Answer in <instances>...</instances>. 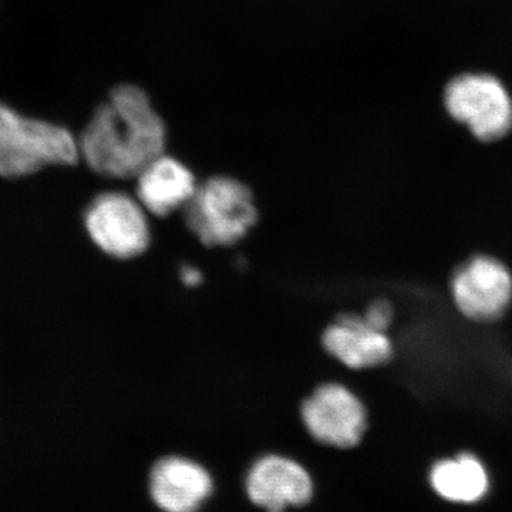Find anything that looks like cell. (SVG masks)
<instances>
[{"instance_id":"6da1fadb","label":"cell","mask_w":512,"mask_h":512,"mask_svg":"<svg viewBox=\"0 0 512 512\" xmlns=\"http://www.w3.org/2000/svg\"><path fill=\"white\" fill-rule=\"evenodd\" d=\"M164 121L140 87L123 84L94 111L80 137V156L94 173L131 180L165 153Z\"/></svg>"},{"instance_id":"7a4b0ae2","label":"cell","mask_w":512,"mask_h":512,"mask_svg":"<svg viewBox=\"0 0 512 512\" xmlns=\"http://www.w3.org/2000/svg\"><path fill=\"white\" fill-rule=\"evenodd\" d=\"M80 158L79 141L67 128L0 103V177H28L50 165H74Z\"/></svg>"},{"instance_id":"5b68a950","label":"cell","mask_w":512,"mask_h":512,"mask_svg":"<svg viewBox=\"0 0 512 512\" xmlns=\"http://www.w3.org/2000/svg\"><path fill=\"white\" fill-rule=\"evenodd\" d=\"M448 113L466 124L483 141L503 138L512 127L510 94L493 76L463 74L456 77L444 94Z\"/></svg>"},{"instance_id":"ba28073f","label":"cell","mask_w":512,"mask_h":512,"mask_svg":"<svg viewBox=\"0 0 512 512\" xmlns=\"http://www.w3.org/2000/svg\"><path fill=\"white\" fill-rule=\"evenodd\" d=\"M322 346L350 370L373 369L393 357V343L387 332L372 328L356 313H345L330 323L323 330Z\"/></svg>"},{"instance_id":"9c48e42d","label":"cell","mask_w":512,"mask_h":512,"mask_svg":"<svg viewBox=\"0 0 512 512\" xmlns=\"http://www.w3.org/2000/svg\"><path fill=\"white\" fill-rule=\"evenodd\" d=\"M249 498L269 512H284L289 505L309 503L313 485L308 471L282 456L259 458L247 478Z\"/></svg>"},{"instance_id":"8fae6325","label":"cell","mask_w":512,"mask_h":512,"mask_svg":"<svg viewBox=\"0 0 512 512\" xmlns=\"http://www.w3.org/2000/svg\"><path fill=\"white\" fill-rule=\"evenodd\" d=\"M136 197L150 215L165 218L184 210L198 183L190 168L174 157H157L137 175Z\"/></svg>"},{"instance_id":"3957f363","label":"cell","mask_w":512,"mask_h":512,"mask_svg":"<svg viewBox=\"0 0 512 512\" xmlns=\"http://www.w3.org/2000/svg\"><path fill=\"white\" fill-rule=\"evenodd\" d=\"M185 224L208 248L238 244L258 222V208L247 185L227 175L202 184L184 208Z\"/></svg>"},{"instance_id":"8992f818","label":"cell","mask_w":512,"mask_h":512,"mask_svg":"<svg viewBox=\"0 0 512 512\" xmlns=\"http://www.w3.org/2000/svg\"><path fill=\"white\" fill-rule=\"evenodd\" d=\"M306 430L320 444L352 448L366 433L367 412L362 400L345 384H319L301 406Z\"/></svg>"},{"instance_id":"30bf717a","label":"cell","mask_w":512,"mask_h":512,"mask_svg":"<svg viewBox=\"0 0 512 512\" xmlns=\"http://www.w3.org/2000/svg\"><path fill=\"white\" fill-rule=\"evenodd\" d=\"M150 490L154 503L165 512H197L210 497L208 471L184 457H165L151 470Z\"/></svg>"},{"instance_id":"5bb4252c","label":"cell","mask_w":512,"mask_h":512,"mask_svg":"<svg viewBox=\"0 0 512 512\" xmlns=\"http://www.w3.org/2000/svg\"><path fill=\"white\" fill-rule=\"evenodd\" d=\"M180 278L181 282H183L185 286H188V288H194V286L201 284L204 276H202L200 269L195 268V266L185 265L183 266V269H181Z\"/></svg>"},{"instance_id":"277c9868","label":"cell","mask_w":512,"mask_h":512,"mask_svg":"<svg viewBox=\"0 0 512 512\" xmlns=\"http://www.w3.org/2000/svg\"><path fill=\"white\" fill-rule=\"evenodd\" d=\"M146 208L127 192L104 191L84 211L83 224L94 247L119 261L146 254L151 225Z\"/></svg>"},{"instance_id":"7c38bea8","label":"cell","mask_w":512,"mask_h":512,"mask_svg":"<svg viewBox=\"0 0 512 512\" xmlns=\"http://www.w3.org/2000/svg\"><path fill=\"white\" fill-rule=\"evenodd\" d=\"M430 483L440 497L464 504L480 501L487 494L490 485L481 461L467 453L434 464Z\"/></svg>"},{"instance_id":"4fadbf2b","label":"cell","mask_w":512,"mask_h":512,"mask_svg":"<svg viewBox=\"0 0 512 512\" xmlns=\"http://www.w3.org/2000/svg\"><path fill=\"white\" fill-rule=\"evenodd\" d=\"M362 316L372 328L387 332L394 320V309L392 303L377 299L367 306Z\"/></svg>"},{"instance_id":"52a82bcc","label":"cell","mask_w":512,"mask_h":512,"mask_svg":"<svg viewBox=\"0 0 512 512\" xmlns=\"http://www.w3.org/2000/svg\"><path fill=\"white\" fill-rule=\"evenodd\" d=\"M451 293L466 318L476 322L500 319L512 301L510 269L493 256H474L453 276Z\"/></svg>"}]
</instances>
